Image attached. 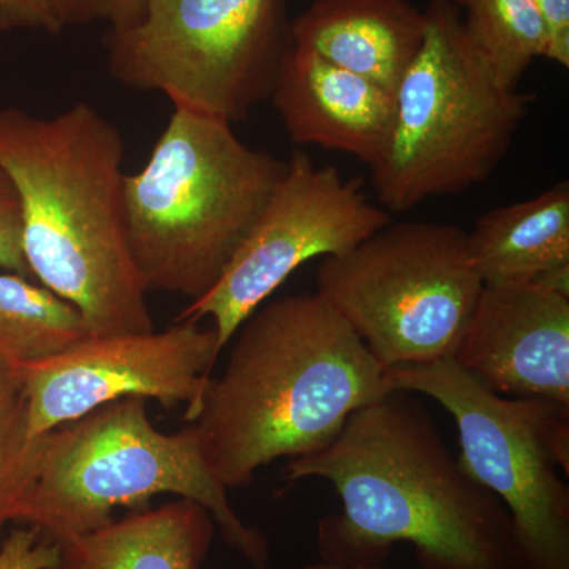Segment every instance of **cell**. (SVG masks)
<instances>
[{
    "label": "cell",
    "mask_w": 569,
    "mask_h": 569,
    "mask_svg": "<svg viewBox=\"0 0 569 569\" xmlns=\"http://www.w3.org/2000/svg\"><path fill=\"white\" fill-rule=\"evenodd\" d=\"M425 14V40L396 89L391 133L369 167L385 211L488 181L533 100L498 80L452 0H430Z\"/></svg>",
    "instance_id": "6"
},
{
    "label": "cell",
    "mask_w": 569,
    "mask_h": 569,
    "mask_svg": "<svg viewBox=\"0 0 569 569\" xmlns=\"http://www.w3.org/2000/svg\"><path fill=\"white\" fill-rule=\"evenodd\" d=\"M306 569H388L387 563H378V565H355V567H337V565H328L321 563V561H316V563L307 565Z\"/></svg>",
    "instance_id": "26"
},
{
    "label": "cell",
    "mask_w": 569,
    "mask_h": 569,
    "mask_svg": "<svg viewBox=\"0 0 569 569\" xmlns=\"http://www.w3.org/2000/svg\"><path fill=\"white\" fill-rule=\"evenodd\" d=\"M0 269L29 277L21 246V208L17 189L0 167Z\"/></svg>",
    "instance_id": "22"
},
{
    "label": "cell",
    "mask_w": 569,
    "mask_h": 569,
    "mask_svg": "<svg viewBox=\"0 0 569 569\" xmlns=\"http://www.w3.org/2000/svg\"><path fill=\"white\" fill-rule=\"evenodd\" d=\"M0 29L62 31L48 0H0Z\"/></svg>",
    "instance_id": "23"
},
{
    "label": "cell",
    "mask_w": 569,
    "mask_h": 569,
    "mask_svg": "<svg viewBox=\"0 0 569 569\" xmlns=\"http://www.w3.org/2000/svg\"><path fill=\"white\" fill-rule=\"evenodd\" d=\"M272 104L291 141L350 153L372 167L395 121V96L316 52L290 44Z\"/></svg>",
    "instance_id": "13"
},
{
    "label": "cell",
    "mask_w": 569,
    "mask_h": 569,
    "mask_svg": "<svg viewBox=\"0 0 569 569\" xmlns=\"http://www.w3.org/2000/svg\"><path fill=\"white\" fill-rule=\"evenodd\" d=\"M485 287L548 282L569 291V183L479 217L467 233Z\"/></svg>",
    "instance_id": "15"
},
{
    "label": "cell",
    "mask_w": 569,
    "mask_h": 569,
    "mask_svg": "<svg viewBox=\"0 0 569 569\" xmlns=\"http://www.w3.org/2000/svg\"><path fill=\"white\" fill-rule=\"evenodd\" d=\"M61 28L108 22L127 28L141 17L148 0H48Z\"/></svg>",
    "instance_id": "20"
},
{
    "label": "cell",
    "mask_w": 569,
    "mask_h": 569,
    "mask_svg": "<svg viewBox=\"0 0 569 569\" xmlns=\"http://www.w3.org/2000/svg\"><path fill=\"white\" fill-rule=\"evenodd\" d=\"M22 388V373L18 367L0 353V400L17 395Z\"/></svg>",
    "instance_id": "25"
},
{
    "label": "cell",
    "mask_w": 569,
    "mask_h": 569,
    "mask_svg": "<svg viewBox=\"0 0 569 569\" xmlns=\"http://www.w3.org/2000/svg\"><path fill=\"white\" fill-rule=\"evenodd\" d=\"M123 138L92 104L54 118L0 111V167L21 208L29 274L80 310L91 336L152 331L123 220Z\"/></svg>",
    "instance_id": "3"
},
{
    "label": "cell",
    "mask_w": 569,
    "mask_h": 569,
    "mask_svg": "<svg viewBox=\"0 0 569 569\" xmlns=\"http://www.w3.org/2000/svg\"><path fill=\"white\" fill-rule=\"evenodd\" d=\"M216 529L201 505L179 498L61 539L58 569H201Z\"/></svg>",
    "instance_id": "16"
},
{
    "label": "cell",
    "mask_w": 569,
    "mask_h": 569,
    "mask_svg": "<svg viewBox=\"0 0 569 569\" xmlns=\"http://www.w3.org/2000/svg\"><path fill=\"white\" fill-rule=\"evenodd\" d=\"M220 351L216 329L192 320L163 331L91 336L21 370L29 429L43 436L123 397L164 408L183 403V417L192 422Z\"/></svg>",
    "instance_id": "11"
},
{
    "label": "cell",
    "mask_w": 569,
    "mask_h": 569,
    "mask_svg": "<svg viewBox=\"0 0 569 569\" xmlns=\"http://www.w3.org/2000/svg\"><path fill=\"white\" fill-rule=\"evenodd\" d=\"M192 425L227 489L277 459L328 447L356 411L396 391L353 328L323 296L264 302L234 337Z\"/></svg>",
    "instance_id": "2"
},
{
    "label": "cell",
    "mask_w": 569,
    "mask_h": 569,
    "mask_svg": "<svg viewBox=\"0 0 569 569\" xmlns=\"http://www.w3.org/2000/svg\"><path fill=\"white\" fill-rule=\"evenodd\" d=\"M545 18L549 32L546 59L569 67V0H533Z\"/></svg>",
    "instance_id": "24"
},
{
    "label": "cell",
    "mask_w": 569,
    "mask_h": 569,
    "mask_svg": "<svg viewBox=\"0 0 569 569\" xmlns=\"http://www.w3.org/2000/svg\"><path fill=\"white\" fill-rule=\"evenodd\" d=\"M387 377L455 419L459 462L507 508L519 569H569V406L497 395L452 358Z\"/></svg>",
    "instance_id": "7"
},
{
    "label": "cell",
    "mask_w": 569,
    "mask_h": 569,
    "mask_svg": "<svg viewBox=\"0 0 569 569\" xmlns=\"http://www.w3.org/2000/svg\"><path fill=\"white\" fill-rule=\"evenodd\" d=\"M452 359L497 395L569 406V291L485 287Z\"/></svg>",
    "instance_id": "12"
},
{
    "label": "cell",
    "mask_w": 569,
    "mask_h": 569,
    "mask_svg": "<svg viewBox=\"0 0 569 569\" xmlns=\"http://www.w3.org/2000/svg\"><path fill=\"white\" fill-rule=\"evenodd\" d=\"M331 482L342 511L318 522V561L387 563L410 545L421 569H519L507 508L467 473L406 391L351 415L328 447L290 459L287 479Z\"/></svg>",
    "instance_id": "1"
},
{
    "label": "cell",
    "mask_w": 569,
    "mask_h": 569,
    "mask_svg": "<svg viewBox=\"0 0 569 569\" xmlns=\"http://www.w3.org/2000/svg\"><path fill=\"white\" fill-rule=\"evenodd\" d=\"M59 545L32 527L11 531L0 545V569H58Z\"/></svg>",
    "instance_id": "21"
},
{
    "label": "cell",
    "mask_w": 569,
    "mask_h": 569,
    "mask_svg": "<svg viewBox=\"0 0 569 569\" xmlns=\"http://www.w3.org/2000/svg\"><path fill=\"white\" fill-rule=\"evenodd\" d=\"M44 436L29 429L24 396L0 400V533L17 520L26 493L39 471Z\"/></svg>",
    "instance_id": "19"
},
{
    "label": "cell",
    "mask_w": 569,
    "mask_h": 569,
    "mask_svg": "<svg viewBox=\"0 0 569 569\" xmlns=\"http://www.w3.org/2000/svg\"><path fill=\"white\" fill-rule=\"evenodd\" d=\"M452 2L466 10L468 39L508 88L518 89L535 59L548 56V26L533 0Z\"/></svg>",
    "instance_id": "18"
},
{
    "label": "cell",
    "mask_w": 569,
    "mask_h": 569,
    "mask_svg": "<svg viewBox=\"0 0 569 569\" xmlns=\"http://www.w3.org/2000/svg\"><path fill=\"white\" fill-rule=\"evenodd\" d=\"M426 32L408 0H316L290 26L291 44L316 52L395 96Z\"/></svg>",
    "instance_id": "14"
},
{
    "label": "cell",
    "mask_w": 569,
    "mask_h": 569,
    "mask_svg": "<svg viewBox=\"0 0 569 569\" xmlns=\"http://www.w3.org/2000/svg\"><path fill=\"white\" fill-rule=\"evenodd\" d=\"M284 171L233 123L174 108L144 168L123 176L127 242L148 293L208 295Z\"/></svg>",
    "instance_id": "4"
},
{
    "label": "cell",
    "mask_w": 569,
    "mask_h": 569,
    "mask_svg": "<svg viewBox=\"0 0 569 569\" xmlns=\"http://www.w3.org/2000/svg\"><path fill=\"white\" fill-rule=\"evenodd\" d=\"M227 490L192 422L160 432L148 400L123 397L44 436L39 471L14 522L61 541L108 526L116 508L171 493L201 505L230 548L253 569H268V541L236 515Z\"/></svg>",
    "instance_id": "5"
},
{
    "label": "cell",
    "mask_w": 569,
    "mask_h": 569,
    "mask_svg": "<svg viewBox=\"0 0 569 569\" xmlns=\"http://www.w3.org/2000/svg\"><path fill=\"white\" fill-rule=\"evenodd\" d=\"M391 217L335 167L295 151L263 211L216 287L176 321L212 320L220 350L258 307L307 261L337 257L391 223Z\"/></svg>",
    "instance_id": "10"
},
{
    "label": "cell",
    "mask_w": 569,
    "mask_h": 569,
    "mask_svg": "<svg viewBox=\"0 0 569 569\" xmlns=\"http://www.w3.org/2000/svg\"><path fill=\"white\" fill-rule=\"evenodd\" d=\"M317 293L387 369L452 358L485 284L456 224L399 222L318 269Z\"/></svg>",
    "instance_id": "8"
},
{
    "label": "cell",
    "mask_w": 569,
    "mask_h": 569,
    "mask_svg": "<svg viewBox=\"0 0 569 569\" xmlns=\"http://www.w3.org/2000/svg\"><path fill=\"white\" fill-rule=\"evenodd\" d=\"M91 337L80 310L28 277L0 272V353L22 370Z\"/></svg>",
    "instance_id": "17"
},
{
    "label": "cell",
    "mask_w": 569,
    "mask_h": 569,
    "mask_svg": "<svg viewBox=\"0 0 569 569\" xmlns=\"http://www.w3.org/2000/svg\"><path fill=\"white\" fill-rule=\"evenodd\" d=\"M280 0H148L110 29L108 70L127 89L228 123L271 99L290 48Z\"/></svg>",
    "instance_id": "9"
}]
</instances>
